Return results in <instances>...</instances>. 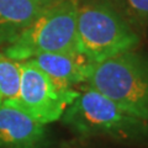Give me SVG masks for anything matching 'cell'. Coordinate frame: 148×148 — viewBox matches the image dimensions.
Here are the masks:
<instances>
[{"label":"cell","instance_id":"cell-1","mask_svg":"<svg viewBox=\"0 0 148 148\" xmlns=\"http://www.w3.org/2000/svg\"><path fill=\"white\" fill-rule=\"evenodd\" d=\"M61 120L79 138L101 137L126 145L148 146V121L125 111L86 85Z\"/></svg>","mask_w":148,"mask_h":148},{"label":"cell","instance_id":"cell-3","mask_svg":"<svg viewBox=\"0 0 148 148\" xmlns=\"http://www.w3.org/2000/svg\"><path fill=\"white\" fill-rule=\"evenodd\" d=\"M78 46L92 63L135 49L140 36L128 20L108 0H92L78 9Z\"/></svg>","mask_w":148,"mask_h":148},{"label":"cell","instance_id":"cell-4","mask_svg":"<svg viewBox=\"0 0 148 148\" xmlns=\"http://www.w3.org/2000/svg\"><path fill=\"white\" fill-rule=\"evenodd\" d=\"M78 9L77 0H63L46 8L15 42L4 47L3 53L17 62L42 53H80L77 35Z\"/></svg>","mask_w":148,"mask_h":148},{"label":"cell","instance_id":"cell-2","mask_svg":"<svg viewBox=\"0 0 148 148\" xmlns=\"http://www.w3.org/2000/svg\"><path fill=\"white\" fill-rule=\"evenodd\" d=\"M85 85L148 121V53L131 49L96 63Z\"/></svg>","mask_w":148,"mask_h":148},{"label":"cell","instance_id":"cell-10","mask_svg":"<svg viewBox=\"0 0 148 148\" xmlns=\"http://www.w3.org/2000/svg\"><path fill=\"white\" fill-rule=\"evenodd\" d=\"M128 15L145 27H148V0H123Z\"/></svg>","mask_w":148,"mask_h":148},{"label":"cell","instance_id":"cell-5","mask_svg":"<svg viewBox=\"0 0 148 148\" xmlns=\"http://www.w3.org/2000/svg\"><path fill=\"white\" fill-rule=\"evenodd\" d=\"M78 94V90L54 82L31 61H22L17 96L5 105L20 109L36 121L48 125L61 120Z\"/></svg>","mask_w":148,"mask_h":148},{"label":"cell","instance_id":"cell-8","mask_svg":"<svg viewBox=\"0 0 148 148\" xmlns=\"http://www.w3.org/2000/svg\"><path fill=\"white\" fill-rule=\"evenodd\" d=\"M43 10L35 0H0V47L15 42Z\"/></svg>","mask_w":148,"mask_h":148},{"label":"cell","instance_id":"cell-7","mask_svg":"<svg viewBox=\"0 0 148 148\" xmlns=\"http://www.w3.org/2000/svg\"><path fill=\"white\" fill-rule=\"evenodd\" d=\"M29 61L67 88L85 84L95 67V63L82 53H42Z\"/></svg>","mask_w":148,"mask_h":148},{"label":"cell","instance_id":"cell-12","mask_svg":"<svg viewBox=\"0 0 148 148\" xmlns=\"http://www.w3.org/2000/svg\"><path fill=\"white\" fill-rule=\"evenodd\" d=\"M63 148H85L83 146H79V145H74V143H67V145H64Z\"/></svg>","mask_w":148,"mask_h":148},{"label":"cell","instance_id":"cell-6","mask_svg":"<svg viewBox=\"0 0 148 148\" xmlns=\"http://www.w3.org/2000/svg\"><path fill=\"white\" fill-rule=\"evenodd\" d=\"M47 125L32 119L20 109L0 106V148H52Z\"/></svg>","mask_w":148,"mask_h":148},{"label":"cell","instance_id":"cell-9","mask_svg":"<svg viewBox=\"0 0 148 148\" xmlns=\"http://www.w3.org/2000/svg\"><path fill=\"white\" fill-rule=\"evenodd\" d=\"M20 88V62L0 52V106L17 96Z\"/></svg>","mask_w":148,"mask_h":148},{"label":"cell","instance_id":"cell-11","mask_svg":"<svg viewBox=\"0 0 148 148\" xmlns=\"http://www.w3.org/2000/svg\"><path fill=\"white\" fill-rule=\"evenodd\" d=\"M36 3H38L42 8H49V6H52V5H56V4H58V3H61L63 1V0H35Z\"/></svg>","mask_w":148,"mask_h":148}]
</instances>
